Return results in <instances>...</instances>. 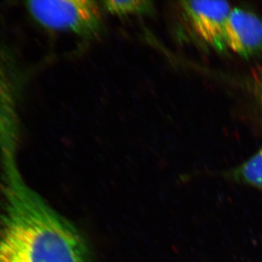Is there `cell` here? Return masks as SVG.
<instances>
[{
  "instance_id": "6da1fadb",
  "label": "cell",
  "mask_w": 262,
  "mask_h": 262,
  "mask_svg": "<svg viewBox=\"0 0 262 262\" xmlns=\"http://www.w3.org/2000/svg\"><path fill=\"white\" fill-rule=\"evenodd\" d=\"M3 159L0 262H89L80 232L25 184L13 152L3 153Z\"/></svg>"
},
{
  "instance_id": "7a4b0ae2",
  "label": "cell",
  "mask_w": 262,
  "mask_h": 262,
  "mask_svg": "<svg viewBox=\"0 0 262 262\" xmlns=\"http://www.w3.org/2000/svg\"><path fill=\"white\" fill-rule=\"evenodd\" d=\"M31 16L44 28L96 39L103 28L102 7L92 0H32L26 3Z\"/></svg>"
},
{
  "instance_id": "3957f363",
  "label": "cell",
  "mask_w": 262,
  "mask_h": 262,
  "mask_svg": "<svg viewBox=\"0 0 262 262\" xmlns=\"http://www.w3.org/2000/svg\"><path fill=\"white\" fill-rule=\"evenodd\" d=\"M181 8L193 29L215 51H227L226 25L232 8L225 1H183Z\"/></svg>"
},
{
  "instance_id": "277c9868",
  "label": "cell",
  "mask_w": 262,
  "mask_h": 262,
  "mask_svg": "<svg viewBox=\"0 0 262 262\" xmlns=\"http://www.w3.org/2000/svg\"><path fill=\"white\" fill-rule=\"evenodd\" d=\"M228 49L248 58L262 55V20L251 12L234 8L226 25Z\"/></svg>"
},
{
  "instance_id": "5b68a950",
  "label": "cell",
  "mask_w": 262,
  "mask_h": 262,
  "mask_svg": "<svg viewBox=\"0 0 262 262\" xmlns=\"http://www.w3.org/2000/svg\"><path fill=\"white\" fill-rule=\"evenodd\" d=\"M100 3L103 10H106L110 14L122 18L131 15H151L154 13L152 2L146 0H110L101 2Z\"/></svg>"
},
{
  "instance_id": "8992f818",
  "label": "cell",
  "mask_w": 262,
  "mask_h": 262,
  "mask_svg": "<svg viewBox=\"0 0 262 262\" xmlns=\"http://www.w3.org/2000/svg\"><path fill=\"white\" fill-rule=\"evenodd\" d=\"M234 180L262 189V146L253 156L234 169Z\"/></svg>"
},
{
  "instance_id": "52a82bcc",
  "label": "cell",
  "mask_w": 262,
  "mask_h": 262,
  "mask_svg": "<svg viewBox=\"0 0 262 262\" xmlns=\"http://www.w3.org/2000/svg\"><path fill=\"white\" fill-rule=\"evenodd\" d=\"M260 89H261V91H260V93H261V98L262 100V85H261V87L260 88Z\"/></svg>"
}]
</instances>
